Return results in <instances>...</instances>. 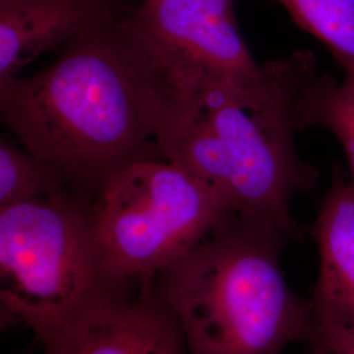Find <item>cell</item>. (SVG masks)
Segmentation results:
<instances>
[{
  "mask_svg": "<svg viewBox=\"0 0 354 354\" xmlns=\"http://www.w3.org/2000/svg\"><path fill=\"white\" fill-rule=\"evenodd\" d=\"M124 11L64 45L35 75L0 84V111L24 149L92 198L102 180L146 152L158 118L151 66Z\"/></svg>",
  "mask_w": 354,
  "mask_h": 354,
  "instance_id": "1",
  "label": "cell"
},
{
  "mask_svg": "<svg viewBox=\"0 0 354 354\" xmlns=\"http://www.w3.org/2000/svg\"><path fill=\"white\" fill-rule=\"evenodd\" d=\"M281 231L234 214L155 279L188 354H282L310 344L311 304L291 290Z\"/></svg>",
  "mask_w": 354,
  "mask_h": 354,
  "instance_id": "2",
  "label": "cell"
},
{
  "mask_svg": "<svg viewBox=\"0 0 354 354\" xmlns=\"http://www.w3.org/2000/svg\"><path fill=\"white\" fill-rule=\"evenodd\" d=\"M315 57L295 51L272 61V74L260 88L205 84L169 99L201 111L210 125L222 165V194L234 213L301 236L291 214V200L314 189L317 171L295 149L297 99L315 73Z\"/></svg>",
  "mask_w": 354,
  "mask_h": 354,
  "instance_id": "3",
  "label": "cell"
},
{
  "mask_svg": "<svg viewBox=\"0 0 354 354\" xmlns=\"http://www.w3.org/2000/svg\"><path fill=\"white\" fill-rule=\"evenodd\" d=\"M92 198L67 189L0 209L1 322L39 342L138 283L115 279L96 236Z\"/></svg>",
  "mask_w": 354,
  "mask_h": 354,
  "instance_id": "4",
  "label": "cell"
},
{
  "mask_svg": "<svg viewBox=\"0 0 354 354\" xmlns=\"http://www.w3.org/2000/svg\"><path fill=\"white\" fill-rule=\"evenodd\" d=\"M91 210L106 266L130 283L155 281L235 214L203 178L146 152L102 180Z\"/></svg>",
  "mask_w": 354,
  "mask_h": 354,
  "instance_id": "5",
  "label": "cell"
},
{
  "mask_svg": "<svg viewBox=\"0 0 354 354\" xmlns=\"http://www.w3.org/2000/svg\"><path fill=\"white\" fill-rule=\"evenodd\" d=\"M124 21L167 86L252 89L270 76V62L256 64L241 37L234 0H142Z\"/></svg>",
  "mask_w": 354,
  "mask_h": 354,
  "instance_id": "6",
  "label": "cell"
},
{
  "mask_svg": "<svg viewBox=\"0 0 354 354\" xmlns=\"http://www.w3.org/2000/svg\"><path fill=\"white\" fill-rule=\"evenodd\" d=\"M42 345L44 354H188L155 281L93 304Z\"/></svg>",
  "mask_w": 354,
  "mask_h": 354,
  "instance_id": "7",
  "label": "cell"
},
{
  "mask_svg": "<svg viewBox=\"0 0 354 354\" xmlns=\"http://www.w3.org/2000/svg\"><path fill=\"white\" fill-rule=\"evenodd\" d=\"M311 234L317 241L319 272L313 315L314 354L354 351V183L335 167Z\"/></svg>",
  "mask_w": 354,
  "mask_h": 354,
  "instance_id": "8",
  "label": "cell"
},
{
  "mask_svg": "<svg viewBox=\"0 0 354 354\" xmlns=\"http://www.w3.org/2000/svg\"><path fill=\"white\" fill-rule=\"evenodd\" d=\"M124 11V0H0V84L42 53Z\"/></svg>",
  "mask_w": 354,
  "mask_h": 354,
  "instance_id": "9",
  "label": "cell"
},
{
  "mask_svg": "<svg viewBox=\"0 0 354 354\" xmlns=\"http://www.w3.org/2000/svg\"><path fill=\"white\" fill-rule=\"evenodd\" d=\"M344 79L337 83L317 71L304 82L297 99L298 129L323 127L337 138L345 151L349 178L354 183V62L342 64Z\"/></svg>",
  "mask_w": 354,
  "mask_h": 354,
  "instance_id": "10",
  "label": "cell"
},
{
  "mask_svg": "<svg viewBox=\"0 0 354 354\" xmlns=\"http://www.w3.org/2000/svg\"><path fill=\"white\" fill-rule=\"evenodd\" d=\"M67 189L73 188L53 165L26 149H19L11 140L1 138L0 209L39 200Z\"/></svg>",
  "mask_w": 354,
  "mask_h": 354,
  "instance_id": "11",
  "label": "cell"
},
{
  "mask_svg": "<svg viewBox=\"0 0 354 354\" xmlns=\"http://www.w3.org/2000/svg\"><path fill=\"white\" fill-rule=\"evenodd\" d=\"M339 64L354 62V0H276Z\"/></svg>",
  "mask_w": 354,
  "mask_h": 354,
  "instance_id": "12",
  "label": "cell"
},
{
  "mask_svg": "<svg viewBox=\"0 0 354 354\" xmlns=\"http://www.w3.org/2000/svg\"><path fill=\"white\" fill-rule=\"evenodd\" d=\"M346 354H354V351H352V352H348Z\"/></svg>",
  "mask_w": 354,
  "mask_h": 354,
  "instance_id": "13",
  "label": "cell"
}]
</instances>
